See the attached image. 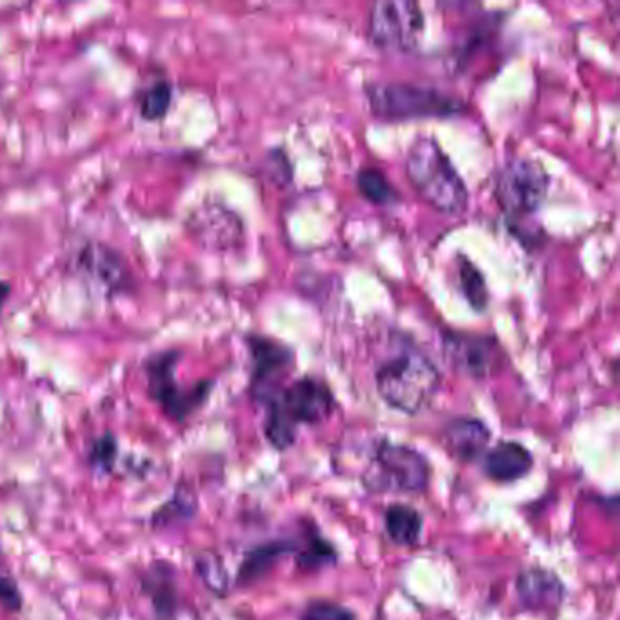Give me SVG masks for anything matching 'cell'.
Segmentation results:
<instances>
[{
  "label": "cell",
  "mask_w": 620,
  "mask_h": 620,
  "mask_svg": "<svg viewBox=\"0 0 620 620\" xmlns=\"http://www.w3.org/2000/svg\"><path fill=\"white\" fill-rule=\"evenodd\" d=\"M565 585L553 571L528 568L517 577V596L520 604L531 611H557L565 600Z\"/></svg>",
  "instance_id": "cell-15"
},
{
  "label": "cell",
  "mask_w": 620,
  "mask_h": 620,
  "mask_svg": "<svg viewBox=\"0 0 620 620\" xmlns=\"http://www.w3.org/2000/svg\"><path fill=\"white\" fill-rule=\"evenodd\" d=\"M380 399L400 414L420 415L439 394V368L419 349H404L377 369Z\"/></svg>",
  "instance_id": "cell-2"
},
{
  "label": "cell",
  "mask_w": 620,
  "mask_h": 620,
  "mask_svg": "<svg viewBox=\"0 0 620 620\" xmlns=\"http://www.w3.org/2000/svg\"><path fill=\"white\" fill-rule=\"evenodd\" d=\"M0 608L13 616L24 610V593L21 586L8 576H0Z\"/></svg>",
  "instance_id": "cell-26"
},
{
  "label": "cell",
  "mask_w": 620,
  "mask_h": 620,
  "mask_svg": "<svg viewBox=\"0 0 620 620\" xmlns=\"http://www.w3.org/2000/svg\"><path fill=\"white\" fill-rule=\"evenodd\" d=\"M11 295V284L8 281H0V312L4 309V304Z\"/></svg>",
  "instance_id": "cell-27"
},
{
  "label": "cell",
  "mask_w": 620,
  "mask_h": 620,
  "mask_svg": "<svg viewBox=\"0 0 620 620\" xmlns=\"http://www.w3.org/2000/svg\"><path fill=\"white\" fill-rule=\"evenodd\" d=\"M295 565L298 570L318 571L326 566L337 565L338 553L332 542L324 539L317 530L306 531L303 542H298Z\"/></svg>",
  "instance_id": "cell-19"
},
{
  "label": "cell",
  "mask_w": 620,
  "mask_h": 620,
  "mask_svg": "<svg viewBox=\"0 0 620 620\" xmlns=\"http://www.w3.org/2000/svg\"><path fill=\"white\" fill-rule=\"evenodd\" d=\"M181 349L155 352L142 364L146 375V394L159 406L162 415L173 423L184 424L212 397L215 380L202 378L192 386H182L177 380Z\"/></svg>",
  "instance_id": "cell-4"
},
{
  "label": "cell",
  "mask_w": 620,
  "mask_h": 620,
  "mask_svg": "<svg viewBox=\"0 0 620 620\" xmlns=\"http://www.w3.org/2000/svg\"><path fill=\"white\" fill-rule=\"evenodd\" d=\"M2 557H4V550H2V545H0V559H2Z\"/></svg>",
  "instance_id": "cell-28"
},
{
  "label": "cell",
  "mask_w": 620,
  "mask_h": 620,
  "mask_svg": "<svg viewBox=\"0 0 620 620\" xmlns=\"http://www.w3.org/2000/svg\"><path fill=\"white\" fill-rule=\"evenodd\" d=\"M424 16L411 0L375 2L369 11L368 37L386 51H414L423 41Z\"/></svg>",
  "instance_id": "cell-7"
},
{
  "label": "cell",
  "mask_w": 620,
  "mask_h": 620,
  "mask_svg": "<svg viewBox=\"0 0 620 620\" xmlns=\"http://www.w3.org/2000/svg\"><path fill=\"white\" fill-rule=\"evenodd\" d=\"M298 620H357L354 610L333 600H309Z\"/></svg>",
  "instance_id": "cell-25"
},
{
  "label": "cell",
  "mask_w": 620,
  "mask_h": 620,
  "mask_svg": "<svg viewBox=\"0 0 620 620\" xmlns=\"http://www.w3.org/2000/svg\"><path fill=\"white\" fill-rule=\"evenodd\" d=\"M264 435L272 448L286 451L297 440V426H317L329 419L335 397L321 378L303 377L264 404Z\"/></svg>",
  "instance_id": "cell-1"
},
{
  "label": "cell",
  "mask_w": 620,
  "mask_h": 620,
  "mask_svg": "<svg viewBox=\"0 0 620 620\" xmlns=\"http://www.w3.org/2000/svg\"><path fill=\"white\" fill-rule=\"evenodd\" d=\"M357 186L364 199H368L369 202H374L378 206H386V204L397 201V192L392 186V182L375 167H366V170L358 172Z\"/></svg>",
  "instance_id": "cell-24"
},
{
  "label": "cell",
  "mask_w": 620,
  "mask_h": 620,
  "mask_svg": "<svg viewBox=\"0 0 620 620\" xmlns=\"http://www.w3.org/2000/svg\"><path fill=\"white\" fill-rule=\"evenodd\" d=\"M193 568L199 579L204 582L207 590L213 596L226 597L230 591V577H227L226 566L222 562L221 557L215 553H201L193 559Z\"/></svg>",
  "instance_id": "cell-22"
},
{
  "label": "cell",
  "mask_w": 620,
  "mask_h": 620,
  "mask_svg": "<svg viewBox=\"0 0 620 620\" xmlns=\"http://www.w3.org/2000/svg\"><path fill=\"white\" fill-rule=\"evenodd\" d=\"M444 357L449 366L475 380L494 377L505 368L506 354L497 338L474 333L444 332Z\"/></svg>",
  "instance_id": "cell-9"
},
{
  "label": "cell",
  "mask_w": 620,
  "mask_h": 620,
  "mask_svg": "<svg viewBox=\"0 0 620 620\" xmlns=\"http://www.w3.org/2000/svg\"><path fill=\"white\" fill-rule=\"evenodd\" d=\"M139 588L152 606L153 620H177L182 610L177 568L166 559H155L148 566Z\"/></svg>",
  "instance_id": "cell-12"
},
{
  "label": "cell",
  "mask_w": 620,
  "mask_h": 620,
  "mask_svg": "<svg viewBox=\"0 0 620 620\" xmlns=\"http://www.w3.org/2000/svg\"><path fill=\"white\" fill-rule=\"evenodd\" d=\"M457 267H459L460 289H463V295H465L469 306H471L475 312H485L489 303V293L488 286H486L485 275H482L479 267L475 266L465 255H460Z\"/></svg>",
  "instance_id": "cell-21"
},
{
  "label": "cell",
  "mask_w": 620,
  "mask_h": 620,
  "mask_svg": "<svg viewBox=\"0 0 620 620\" xmlns=\"http://www.w3.org/2000/svg\"><path fill=\"white\" fill-rule=\"evenodd\" d=\"M172 84L167 81L153 82L152 87L144 90L141 102H139L142 119L150 122L161 121V119L167 115V111L172 108Z\"/></svg>",
  "instance_id": "cell-23"
},
{
  "label": "cell",
  "mask_w": 620,
  "mask_h": 620,
  "mask_svg": "<svg viewBox=\"0 0 620 620\" xmlns=\"http://www.w3.org/2000/svg\"><path fill=\"white\" fill-rule=\"evenodd\" d=\"M369 108L383 121H414L459 115L465 104L457 96L437 88L406 82H377L366 88Z\"/></svg>",
  "instance_id": "cell-5"
},
{
  "label": "cell",
  "mask_w": 620,
  "mask_h": 620,
  "mask_svg": "<svg viewBox=\"0 0 620 620\" xmlns=\"http://www.w3.org/2000/svg\"><path fill=\"white\" fill-rule=\"evenodd\" d=\"M444 448L463 465H474L485 457L491 429L474 417H457L444 426Z\"/></svg>",
  "instance_id": "cell-13"
},
{
  "label": "cell",
  "mask_w": 620,
  "mask_h": 620,
  "mask_svg": "<svg viewBox=\"0 0 620 620\" xmlns=\"http://www.w3.org/2000/svg\"><path fill=\"white\" fill-rule=\"evenodd\" d=\"M199 514V499L190 486L179 485L173 494L150 515L152 530H170L175 526L186 525Z\"/></svg>",
  "instance_id": "cell-17"
},
{
  "label": "cell",
  "mask_w": 620,
  "mask_h": 620,
  "mask_svg": "<svg viewBox=\"0 0 620 620\" xmlns=\"http://www.w3.org/2000/svg\"><path fill=\"white\" fill-rule=\"evenodd\" d=\"M247 348L252 354L250 397L253 403L264 406L283 389L281 380L293 366L292 349L261 335L247 337Z\"/></svg>",
  "instance_id": "cell-10"
},
{
  "label": "cell",
  "mask_w": 620,
  "mask_h": 620,
  "mask_svg": "<svg viewBox=\"0 0 620 620\" xmlns=\"http://www.w3.org/2000/svg\"><path fill=\"white\" fill-rule=\"evenodd\" d=\"M384 531L395 546L415 548L423 540V515L414 506L392 505L384 511Z\"/></svg>",
  "instance_id": "cell-18"
},
{
  "label": "cell",
  "mask_w": 620,
  "mask_h": 620,
  "mask_svg": "<svg viewBox=\"0 0 620 620\" xmlns=\"http://www.w3.org/2000/svg\"><path fill=\"white\" fill-rule=\"evenodd\" d=\"M550 186V177L542 164L531 159H515L508 162L495 186L500 207L510 217L525 218L537 212Z\"/></svg>",
  "instance_id": "cell-8"
},
{
  "label": "cell",
  "mask_w": 620,
  "mask_h": 620,
  "mask_svg": "<svg viewBox=\"0 0 620 620\" xmlns=\"http://www.w3.org/2000/svg\"><path fill=\"white\" fill-rule=\"evenodd\" d=\"M298 540L275 539L264 545L253 546L244 553L243 562L238 565L237 576L233 580L235 588H247L266 577L273 566L286 555L297 553Z\"/></svg>",
  "instance_id": "cell-16"
},
{
  "label": "cell",
  "mask_w": 620,
  "mask_h": 620,
  "mask_svg": "<svg viewBox=\"0 0 620 620\" xmlns=\"http://www.w3.org/2000/svg\"><path fill=\"white\" fill-rule=\"evenodd\" d=\"M535 459L530 449L517 440H500L488 448L482 457V471L497 485H511L525 479L533 469Z\"/></svg>",
  "instance_id": "cell-14"
},
{
  "label": "cell",
  "mask_w": 620,
  "mask_h": 620,
  "mask_svg": "<svg viewBox=\"0 0 620 620\" xmlns=\"http://www.w3.org/2000/svg\"><path fill=\"white\" fill-rule=\"evenodd\" d=\"M431 466L426 455L408 444L380 440L375 446L372 465L363 475V485L374 494L423 495L428 491Z\"/></svg>",
  "instance_id": "cell-6"
},
{
  "label": "cell",
  "mask_w": 620,
  "mask_h": 620,
  "mask_svg": "<svg viewBox=\"0 0 620 620\" xmlns=\"http://www.w3.org/2000/svg\"><path fill=\"white\" fill-rule=\"evenodd\" d=\"M119 455H121V446H119V439H116L115 434L104 431V434L96 435L95 439H91L88 443L84 459H87L88 468L91 471L111 475L115 471Z\"/></svg>",
  "instance_id": "cell-20"
},
{
  "label": "cell",
  "mask_w": 620,
  "mask_h": 620,
  "mask_svg": "<svg viewBox=\"0 0 620 620\" xmlns=\"http://www.w3.org/2000/svg\"><path fill=\"white\" fill-rule=\"evenodd\" d=\"M409 182L437 212L459 215L468 204V190L439 142L423 136L409 148L406 159Z\"/></svg>",
  "instance_id": "cell-3"
},
{
  "label": "cell",
  "mask_w": 620,
  "mask_h": 620,
  "mask_svg": "<svg viewBox=\"0 0 620 620\" xmlns=\"http://www.w3.org/2000/svg\"><path fill=\"white\" fill-rule=\"evenodd\" d=\"M77 272L111 295L133 289V273L121 253L101 243H90L77 255Z\"/></svg>",
  "instance_id": "cell-11"
}]
</instances>
